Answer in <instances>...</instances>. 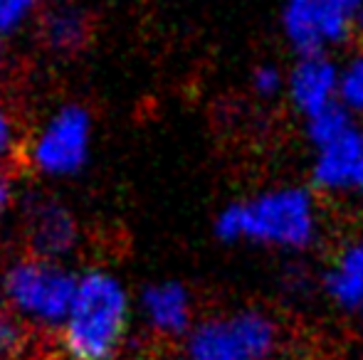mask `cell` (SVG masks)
I'll return each mask as SVG.
<instances>
[{
  "mask_svg": "<svg viewBox=\"0 0 363 360\" xmlns=\"http://www.w3.org/2000/svg\"><path fill=\"white\" fill-rule=\"evenodd\" d=\"M5 296L15 308L43 323L67 318L77 291V279L50 260H25L5 274Z\"/></svg>",
  "mask_w": 363,
  "mask_h": 360,
  "instance_id": "5b68a950",
  "label": "cell"
},
{
  "mask_svg": "<svg viewBox=\"0 0 363 360\" xmlns=\"http://www.w3.org/2000/svg\"><path fill=\"white\" fill-rule=\"evenodd\" d=\"M86 23L74 10H57L45 18V40L55 50H77L84 42Z\"/></svg>",
  "mask_w": 363,
  "mask_h": 360,
  "instance_id": "4fadbf2b",
  "label": "cell"
},
{
  "mask_svg": "<svg viewBox=\"0 0 363 360\" xmlns=\"http://www.w3.org/2000/svg\"><path fill=\"white\" fill-rule=\"evenodd\" d=\"M324 291L344 311H363V240L349 242L331 260Z\"/></svg>",
  "mask_w": 363,
  "mask_h": 360,
  "instance_id": "30bf717a",
  "label": "cell"
},
{
  "mask_svg": "<svg viewBox=\"0 0 363 360\" xmlns=\"http://www.w3.org/2000/svg\"><path fill=\"white\" fill-rule=\"evenodd\" d=\"M279 341L277 323L257 308L206 321L191 333L188 360H267Z\"/></svg>",
  "mask_w": 363,
  "mask_h": 360,
  "instance_id": "3957f363",
  "label": "cell"
},
{
  "mask_svg": "<svg viewBox=\"0 0 363 360\" xmlns=\"http://www.w3.org/2000/svg\"><path fill=\"white\" fill-rule=\"evenodd\" d=\"M89 149V116L79 106H67L52 119L35 144V166L45 173H74Z\"/></svg>",
  "mask_w": 363,
  "mask_h": 360,
  "instance_id": "8992f818",
  "label": "cell"
},
{
  "mask_svg": "<svg viewBox=\"0 0 363 360\" xmlns=\"http://www.w3.org/2000/svg\"><path fill=\"white\" fill-rule=\"evenodd\" d=\"M8 202H10V182H8V178L0 175V217H3Z\"/></svg>",
  "mask_w": 363,
  "mask_h": 360,
  "instance_id": "d6986e66",
  "label": "cell"
},
{
  "mask_svg": "<svg viewBox=\"0 0 363 360\" xmlns=\"http://www.w3.org/2000/svg\"><path fill=\"white\" fill-rule=\"evenodd\" d=\"M354 126V116L344 109L341 104H331L326 109L316 111L314 116L306 119V139L314 149H324L331 141L341 139L346 131Z\"/></svg>",
  "mask_w": 363,
  "mask_h": 360,
  "instance_id": "7c38bea8",
  "label": "cell"
},
{
  "mask_svg": "<svg viewBox=\"0 0 363 360\" xmlns=\"http://www.w3.org/2000/svg\"><path fill=\"white\" fill-rule=\"evenodd\" d=\"M129 318V301L114 277L89 272L77 281L65 318V346L74 360H111Z\"/></svg>",
  "mask_w": 363,
  "mask_h": 360,
  "instance_id": "7a4b0ae2",
  "label": "cell"
},
{
  "mask_svg": "<svg viewBox=\"0 0 363 360\" xmlns=\"http://www.w3.org/2000/svg\"><path fill=\"white\" fill-rule=\"evenodd\" d=\"M339 104L351 116H363V52L339 67Z\"/></svg>",
  "mask_w": 363,
  "mask_h": 360,
  "instance_id": "5bb4252c",
  "label": "cell"
},
{
  "mask_svg": "<svg viewBox=\"0 0 363 360\" xmlns=\"http://www.w3.org/2000/svg\"><path fill=\"white\" fill-rule=\"evenodd\" d=\"M23 343H25V333L20 328V323L10 313L0 311V360L13 358L23 348Z\"/></svg>",
  "mask_w": 363,
  "mask_h": 360,
  "instance_id": "9a60e30c",
  "label": "cell"
},
{
  "mask_svg": "<svg viewBox=\"0 0 363 360\" xmlns=\"http://www.w3.org/2000/svg\"><path fill=\"white\" fill-rule=\"evenodd\" d=\"M311 182L321 192L363 195V129L351 126L341 139L316 149Z\"/></svg>",
  "mask_w": 363,
  "mask_h": 360,
  "instance_id": "52a82bcc",
  "label": "cell"
},
{
  "mask_svg": "<svg viewBox=\"0 0 363 360\" xmlns=\"http://www.w3.org/2000/svg\"><path fill=\"white\" fill-rule=\"evenodd\" d=\"M363 0H284L282 30L296 57L321 54L354 37Z\"/></svg>",
  "mask_w": 363,
  "mask_h": 360,
  "instance_id": "277c9868",
  "label": "cell"
},
{
  "mask_svg": "<svg viewBox=\"0 0 363 360\" xmlns=\"http://www.w3.org/2000/svg\"><path fill=\"white\" fill-rule=\"evenodd\" d=\"M223 242L250 240L279 250H306L319 235V205L309 187L284 185L228 205L216 220Z\"/></svg>",
  "mask_w": 363,
  "mask_h": 360,
  "instance_id": "6da1fadb",
  "label": "cell"
},
{
  "mask_svg": "<svg viewBox=\"0 0 363 360\" xmlns=\"http://www.w3.org/2000/svg\"><path fill=\"white\" fill-rule=\"evenodd\" d=\"M354 35H361V37H363V8L359 10V15H356V25H354Z\"/></svg>",
  "mask_w": 363,
  "mask_h": 360,
  "instance_id": "ffe728a7",
  "label": "cell"
},
{
  "mask_svg": "<svg viewBox=\"0 0 363 360\" xmlns=\"http://www.w3.org/2000/svg\"><path fill=\"white\" fill-rule=\"evenodd\" d=\"M284 84H287V74H282L277 67H269V64L257 67L252 74V89L259 96H277L279 91H284Z\"/></svg>",
  "mask_w": 363,
  "mask_h": 360,
  "instance_id": "2e32d148",
  "label": "cell"
},
{
  "mask_svg": "<svg viewBox=\"0 0 363 360\" xmlns=\"http://www.w3.org/2000/svg\"><path fill=\"white\" fill-rule=\"evenodd\" d=\"M28 230L30 242L43 255V260L67 252L77 237L72 215L52 200H38L30 205Z\"/></svg>",
  "mask_w": 363,
  "mask_h": 360,
  "instance_id": "9c48e42d",
  "label": "cell"
},
{
  "mask_svg": "<svg viewBox=\"0 0 363 360\" xmlns=\"http://www.w3.org/2000/svg\"><path fill=\"white\" fill-rule=\"evenodd\" d=\"M148 321L163 333H183L191 323V298L181 284H158L144 291Z\"/></svg>",
  "mask_w": 363,
  "mask_h": 360,
  "instance_id": "8fae6325",
  "label": "cell"
},
{
  "mask_svg": "<svg viewBox=\"0 0 363 360\" xmlns=\"http://www.w3.org/2000/svg\"><path fill=\"white\" fill-rule=\"evenodd\" d=\"M35 0H0V30H10L28 15Z\"/></svg>",
  "mask_w": 363,
  "mask_h": 360,
  "instance_id": "e0dca14e",
  "label": "cell"
},
{
  "mask_svg": "<svg viewBox=\"0 0 363 360\" xmlns=\"http://www.w3.org/2000/svg\"><path fill=\"white\" fill-rule=\"evenodd\" d=\"M10 141H13V129H10V119L5 116V111L0 109V158L8 153Z\"/></svg>",
  "mask_w": 363,
  "mask_h": 360,
  "instance_id": "ac0fdd59",
  "label": "cell"
},
{
  "mask_svg": "<svg viewBox=\"0 0 363 360\" xmlns=\"http://www.w3.org/2000/svg\"><path fill=\"white\" fill-rule=\"evenodd\" d=\"M291 106L304 119L331 104H339V67L326 52L296 57L284 84Z\"/></svg>",
  "mask_w": 363,
  "mask_h": 360,
  "instance_id": "ba28073f",
  "label": "cell"
}]
</instances>
